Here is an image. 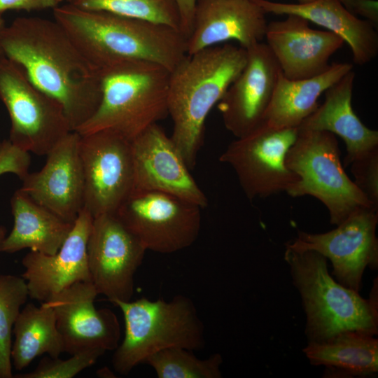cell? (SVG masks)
<instances>
[{
	"mask_svg": "<svg viewBox=\"0 0 378 378\" xmlns=\"http://www.w3.org/2000/svg\"><path fill=\"white\" fill-rule=\"evenodd\" d=\"M266 13L253 0H197L186 55L231 40L244 49L262 42Z\"/></svg>",
	"mask_w": 378,
	"mask_h": 378,
	"instance_id": "ffe728a7",
	"label": "cell"
},
{
	"mask_svg": "<svg viewBox=\"0 0 378 378\" xmlns=\"http://www.w3.org/2000/svg\"><path fill=\"white\" fill-rule=\"evenodd\" d=\"M0 99L10 119L8 140L23 151L46 156L73 132L60 104L6 57L0 59Z\"/></svg>",
	"mask_w": 378,
	"mask_h": 378,
	"instance_id": "ba28073f",
	"label": "cell"
},
{
	"mask_svg": "<svg viewBox=\"0 0 378 378\" xmlns=\"http://www.w3.org/2000/svg\"><path fill=\"white\" fill-rule=\"evenodd\" d=\"M80 134L71 132L46 155L43 167L29 172L20 188L66 222L74 223L84 208L85 181Z\"/></svg>",
	"mask_w": 378,
	"mask_h": 378,
	"instance_id": "e0dca14e",
	"label": "cell"
},
{
	"mask_svg": "<svg viewBox=\"0 0 378 378\" xmlns=\"http://www.w3.org/2000/svg\"><path fill=\"white\" fill-rule=\"evenodd\" d=\"M60 4L58 0H0V15L9 10H53Z\"/></svg>",
	"mask_w": 378,
	"mask_h": 378,
	"instance_id": "1f68e13d",
	"label": "cell"
},
{
	"mask_svg": "<svg viewBox=\"0 0 378 378\" xmlns=\"http://www.w3.org/2000/svg\"><path fill=\"white\" fill-rule=\"evenodd\" d=\"M265 38L283 76L290 80L325 72L332 55L344 43L334 33L312 29L308 20L295 15L267 23Z\"/></svg>",
	"mask_w": 378,
	"mask_h": 378,
	"instance_id": "d6986e66",
	"label": "cell"
},
{
	"mask_svg": "<svg viewBox=\"0 0 378 378\" xmlns=\"http://www.w3.org/2000/svg\"><path fill=\"white\" fill-rule=\"evenodd\" d=\"M303 352L313 365L326 368V377H365L378 371V340L347 330L321 342H307Z\"/></svg>",
	"mask_w": 378,
	"mask_h": 378,
	"instance_id": "d4e9b609",
	"label": "cell"
},
{
	"mask_svg": "<svg viewBox=\"0 0 378 378\" xmlns=\"http://www.w3.org/2000/svg\"><path fill=\"white\" fill-rule=\"evenodd\" d=\"M247 61L218 103L225 128L236 138L262 123L281 71L267 45L246 49Z\"/></svg>",
	"mask_w": 378,
	"mask_h": 378,
	"instance_id": "2e32d148",
	"label": "cell"
},
{
	"mask_svg": "<svg viewBox=\"0 0 378 378\" xmlns=\"http://www.w3.org/2000/svg\"><path fill=\"white\" fill-rule=\"evenodd\" d=\"M222 363L223 358L218 353L200 359L192 350L172 347L152 355L145 364L150 365L159 378H220Z\"/></svg>",
	"mask_w": 378,
	"mask_h": 378,
	"instance_id": "4316f807",
	"label": "cell"
},
{
	"mask_svg": "<svg viewBox=\"0 0 378 378\" xmlns=\"http://www.w3.org/2000/svg\"><path fill=\"white\" fill-rule=\"evenodd\" d=\"M13 334L10 358L17 370L44 354L59 357L64 352L54 311L46 302H41L40 307L27 304L14 323Z\"/></svg>",
	"mask_w": 378,
	"mask_h": 378,
	"instance_id": "484cf974",
	"label": "cell"
},
{
	"mask_svg": "<svg viewBox=\"0 0 378 378\" xmlns=\"http://www.w3.org/2000/svg\"><path fill=\"white\" fill-rule=\"evenodd\" d=\"M377 223L378 207H360L329 232L298 231L297 237L286 246L318 252L330 260L334 279L359 293L366 267L378 268Z\"/></svg>",
	"mask_w": 378,
	"mask_h": 378,
	"instance_id": "8fae6325",
	"label": "cell"
},
{
	"mask_svg": "<svg viewBox=\"0 0 378 378\" xmlns=\"http://www.w3.org/2000/svg\"><path fill=\"white\" fill-rule=\"evenodd\" d=\"M28 297L27 284L22 277L0 274V378L13 377V328Z\"/></svg>",
	"mask_w": 378,
	"mask_h": 378,
	"instance_id": "f1b7e54d",
	"label": "cell"
},
{
	"mask_svg": "<svg viewBox=\"0 0 378 378\" xmlns=\"http://www.w3.org/2000/svg\"><path fill=\"white\" fill-rule=\"evenodd\" d=\"M351 63H332L325 72L290 80L281 74L262 123L277 129L298 128L318 106V99L349 71Z\"/></svg>",
	"mask_w": 378,
	"mask_h": 378,
	"instance_id": "cb8c5ba5",
	"label": "cell"
},
{
	"mask_svg": "<svg viewBox=\"0 0 378 378\" xmlns=\"http://www.w3.org/2000/svg\"><path fill=\"white\" fill-rule=\"evenodd\" d=\"M202 209L174 195L143 191L132 192L116 214L146 250L172 253L197 240Z\"/></svg>",
	"mask_w": 378,
	"mask_h": 378,
	"instance_id": "9c48e42d",
	"label": "cell"
},
{
	"mask_svg": "<svg viewBox=\"0 0 378 378\" xmlns=\"http://www.w3.org/2000/svg\"><path fill=\"white\" fill-rule=\"evenodd\" d=\"M80 136L84 208L93 218L116 214L133 190L131 141L108 130Z\"/></svg>",
	"mask_w": 378,
	"mask_h": 378,
	"instance_id": "7c38bea8",
	"label": "cell"
},
{
	"mask_svg": "<svg viewBox=\"0 0 378 378\" xmlns=\"http://www.w3.org/2000/svg\"><path fill=\"white\" fill-rule=\"evenodd\" d=\"M68 3L83 9L164 24L181 31V20L174 0H69Z\"/></svg>",
	"mask_w": 378,
	"mask_h": 378,
	"instance_id": "83f0119b",
	"label": "cell"
},
{
	"mask_svg": "<svg viewBox=\"0 0 378 378\" xmlns=\"http://www.w3.org/2000/svg\"><path fill=\"white\" fill-rule=\"evenodd\" d=\"M247 51L225 43L186 55L170 71L167 111L173 122L172 140L192 169L204 139L205 122L213 107L242 71Z\"/></svg>",
	"mask_w": 378,
	"mask_h": 378,
	"instance_id": "3957f363",
	"label": "cell"
},
{
	"mask_svg": "<svg viewBox=\"0 0 378 378\" xmlns=\"http://www.w3.org/2000/svg\"><path fill=\"white\" fill-rule=\"evenodd\" d=\"M14 225L0 243V252L13 253L24 248L52 255L57 252L74 224L38 204L20 189L10 200Z\"/></svg>",
	"mask_w": 378,
	"mask_h": 378,
	"instance_id": "603a6c76",
	"label": "cell"
},
{
	"mask_svg": "<svg viewBox=\"0 0 378 378\" xmlns=\"http://www.w3.org/2000/svg\"><path fill=\"white\" fill-rule=\"evenodd\" d=\"M339 150L335 134L298 129L285 160L298 178L286 192L293 197L310 195L320 200L328 211L330 223L336 225L360 207H378L347 176Z\"/></svg>",
	"mask_w": 378,
	"mask_h": 378,
	"instance_id": "52a82bcc",
	"label": "cell"
},
{
	"mask_svg": "<svg viewBox=\"0 0 378 378\" xmlns=\"http://www.w3.org/2000/svg\"><path fill=\"white\" fill-rule=\"evenodd\" d=\"M1 46L6 57L60 104L72 131L95 113L102 98L99 71L55 20L17 18L6 25Z\"/></svg>",
	"mask_w": 378,
	"mask_h": 378,
	"instance_id": "6da1fadb",
	"label": "cell"
},
{
	"mask_svg": "<svg viewBox=\"0 0 378 378\" xmlns=\"http://www.w3.org/2000/svg\"><path fill=\"white\" fill-rule=\"evenodd\" d=\"M253 1L266 14L298 15L337 35L349 45L353 61L357 65L368 64L378 54V34L374 24L358 18L338 0H313L295 4Z\"/></svg>",
	"mask_w": 378,
	"mask_h": 378,
	"instance_id": "44dd1931",
	"label": "cell"
},
{
	"mask_svg": "<svg viewBox=\"0 0 378 378\" xmlns=\"http://www.w3.org/2000/svg\"><path fill=\"white\" fill-rule=\"evenodd\" d=\"M298 128H273L263 123L236 138L220 156L229 164L249 200L286 192L298 178L286 165Z\"/></svg>",
	"mask_w": 378,
	"mask_h": 378,
	"instance_id": "30bf717a",
	"label": "cell"
},
{
	"mask_svg": "<svg viewBox=\"0 0 378 378\" xmlns=\"http://www.w3.org/2000/svg\"><path fill=\"white\" fill-rule=\"evenodd\" d=\"M131 148L132 192H161L196 204L202 209L208 205L206 195L191 175L182 154L158 123L133 139Z\"/></svg>",
	"mask_w": 378,
	"mask_h": 378,
	"instance_id": "5bb4252c",
	"label": "cell"
},
{
	"mask_svg": "<svg viewBox=\"0 0 378 378\" xmlns=\"http://www.w3.org/2000/svg\"><path fill=\"white\" fill-rule=\"evenodd\" d=\"M69 1V0H59V1L60 3H61V2H62H62H65V3H66V2H68Z\"/></svg>",
	"mask_w": 378,
	"mask_h": 378,
	"instance_id": "f35d334b",
	"label": "cell"
},
{
	"mask_svg": "<svg viewBox=\"0 0 378 378\" xmlns=\"http://www.w3.org/2000/svg\"><path fill=\"white\" fill-rule=\"evenodd\" d=\"M146 248L116 214L93 218L87 244L91 281L111 302H127Z\"/></svg>",
	"mask_w": 378,
	"mask_h": 378,
	"instance_id": "4fadbf2b",
	"label": "cell"
},
{
	"mask_svg": "<svg viewBox=\"0 0 378 378\" xmlns=\"http://www.w3.org/2000/svg\"><path fill=\"white\" fill-rule=\"evenodd\" d=\"M92 221L83 208L57 252L49 255L31 251L24 256L22 277L29 298L44 302L76 283L91 281L87 244Z\"/></svg>",
	"mask_w": 378,
	"mask_h": 378,
	"instance_id": "ac0fdd59",
	"label": "cell"
},
{
	"mask_svg": "<svg viewBox=\"0 0 378 378\" xmlns=\"http://www.w3.org/2000/svg\"><path fill=\"white\" fill-rule=\"evenodd\" d=\"M102 98L92 116L76 131L108 130L132 141L168 115L170 71L149 62L120 63L99 70Z\"/></svg>",
	"mask_w": 378,
	"mask_h": 378,
	"instance_id": "5b68a950",
	"label": "cell"
},
{
	"mask_svg": "<svg viewBox=\"0 0 378 378\" xmlns=\"http://www.w3.org/2000/svg\"><path fill=\"white\" fill-rule=\"evenodd\" d=\"M297 1L298 3H306V2H309L313 0H297Z\"/></svg>",
	"mask_w": 378,
	"mask_h": 378,
	"instance_id": "74e56055",
	"label": "cell"
},
{
	"mask_svg": "<svg viewBox=\"0 0 378 378\" xmlns=\"http://www.w3.org/2000/svg\"><path fill=\"white\" fill-rule=\"evenodd\" d=\"M2 174H3V170L0 167V175ZM6 228L4 226L1 225L0 226V243L4 239V237H6Z\"/></svg>",
	"mask_w": 378,
	"mask_h": 378,
	"instance_id": "d590c367",
	"label": "cell"
},
{
	"mask_svg": "<svg viewBox=\"0 0 378 378\" xmlns=\"http://www.w3.org/2000/svg\"><path fill=\"white\" fill-rule=\"evenodd\" d=\"M6 25V24L5 22V20L3 18V15H0V59L5 57L4 51H3L2 46H1V36H2V33Z\"/></svg>",
	"mask_w": 378,
	"mask_h": 378,
	"instance_id": "e575fe53",
	"label": "cell"
},
{
	"mask_svg": "<svg viewBox=\"0 0 378 378\" xmlns=\"http://www.w3.org/2000/svg\"><path fill=\"white\" fill-rule=\"evenodd\" d=\"M97 295L91 281H81L44 302L54 311L64 352L72 355L97 349L105 353L118 347L120 338L118 319L112 310L95 307Z\"/></svg>",
	"mask_w": 378,
	"mask_h": 378,
	"instance_id": "9a60e30c",
	"label": "cell"
},
{
	"mask_svg": "<svg viewBox=\"0 0 378 378\" xmlns=\"http://www.w3.org/2000/svg\"><path fill=\"white\" fill-rule=\"evenodd\" d=\"M349 71L325 92V100L300 125V130L326 131L341 137L346 154L344 167L378 148V132L366 127L354 113L351 100L355 79Z\"/></svg>",
	"mask_w": 378,
	"mask_h": 378,
	"instance_id": "7402d4cb",
	"label": "cell"
},
{
	"mask_svg": "<svg viewBox=\"0 0 378 378\" xmlns=\"http://www.w3.org/2000/svg\"><path fill=\"white\" fill-rule=\"evenodd\" d=\"M4 141H1L0 140V158L2 155V153L4 151Z\"/></svg>",
	"mask_w": 378,
	"mask_h": 378,
	"instance_id": "8d00e7d4",
	"label": "cell"
},
{
	"mask_svg": "<svg viewBox=\"0 0 378 378\" xmlns=\"http://www.w3.org/2000/svg\"><path fill=\"white\" fill-rule=\"evenodd\" d=\"M284 260L306 314L307 342H324L347 330L377 335V281L365 299L337 282L328 272L327 258L317 251L286 246Z\"/></svg>",
	"mask_w": 378,
	"mask_h": 378,
	"instance_id": "277c9868",
	"label": "cell"
},
{
	"mask_svg": "<svg viewBox=\"0 0 378 378\" xmlns=\"http://www.w3.org/2000/svg\"><path fill=\"white\" fill-rule=\"evenodd\" d=\"M177 6L181 20V31L186 37L190 35L194 11L197 0H174Z\"/></svg>",
	"mask_w": 378,
	"mask_h": 378,
	"instance_id": "836d02e7",
	"label": "cell"
},
{
	"mask_svg": "<svg viewBox=\"0 0 378 378\" xmlns=\"http://www.w3.org/2000/svg\"><path fill=\"white\" fill-rule=\"evenodd\" d=\"M104 354L97 349H87L71 355L66 360L58 357H45L34 370L18 374V378H72L85 368L94 365Z\"/></svg>",
	"mask_w": 378,
	"mask_h": 378,
	"instance_id": "f546056e",
	"label": "cell"
},
{
	"mask_svg": "<svg viewBox=\"0 0 378 378\" xmlns=\"http://www.w3.org/2000/svg\"><path fill=\"white\" fill-rule=\"evenodd\" d=\"M349 10L370 21L374 25L378 22V2L376 0H338Z\"/></svg>",
	"mask_w": 378,
	"mask_h": 378,
	"instance_id": "d6a6232c",
	"label": "cell"
},
{
	"mask_svg": "<svg viewBox=\"0 0 378 378\" xmlns=\"http://www.w3.org/2000/svg\"><path fill=\"white\" fill-rule=\"evenodd\" d=\"M84 57L99 71L130 62H149L171 71L186 55V38L168 26L71 3L52 10Z\"/></svg>",
	"mask_w": 378,
	"mask_h": 378,
	"instance_id": "7a4b0ae2",
	"label": "cell"
},
{
	"mask_svg": "<svg viewBox=\"0 0 378 378\" xmlns=\"http://www.w3.org/2000/svg\"><path fill=\"white\" fill-rule=\"evenodd\" d=\"M111 302L120 308L125 321L124 339L112 358L114 370L121 374H129L165 349L194 351L204 346V325L188 297L178 295L170 301L141 298Z\"/></svg>",
	"mask_w": 378,
	"mask_h": 378,
	"instance_id": "8992f818",
	"label": "cell"
},
{
	"mask_svg": "<svg viewBox=\"0 0 378 378\" xmlns=\"http://www.w3.org/2000/svg\"><path fill=\"white\" fill-rule=\"evenodd\" d=\"M349 166L354 176V183L378 206V148L355 159Z\"/></svg>",
	"mask_w": 378,
	"mask_h": 378,
	"instance_id": "4dcf8cb0",
	"label": "cell"
}]
</instances>
